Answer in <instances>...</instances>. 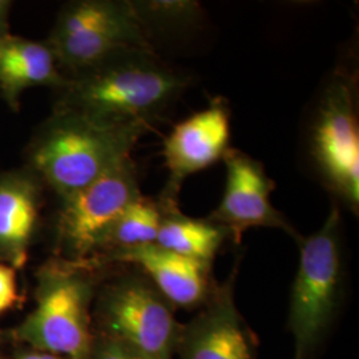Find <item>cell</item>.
Instances as JSON below:
<instances>
[{"label":"cell","instance_id":"cell-1","mask_svg":"<svg viewBox=\"0 0 359 359\" xmlns=\"http://www.w3.org/2000/svg\"><path fill=\"white\" fill-rule=\"evenodd\" d=\"M188 80L154 51L126 50L79 72L62 109L116 126L147 127L173 103Z\"/></svg>","mask_w":359,"mask_h":359},{"label":"cell","instance_id":"cell-2","mask_svg":"<svg viewBox=\"0 0 359 359\" xmlns=\"http://www.w3.org/2000/svg\"><path fill=\"white\" fill-rule=\"evenodd\" d=\"M145 130L142 126L108 124L62 109L35 144L32 163L65 200L130 157Z\"/></svg>","mask_w":359,"mask_h":359},{"label":"cell","instance_id":"cell-3","mask_svg":"<svg viewBox=\"0 0 359 359\" xmlns=\"http://www.w3.org/2000/svg\"><path fill=\"white\" fill-rule=\"evenodd\" d=\"M297 243L299 262L287 326L294 337V359H311L332 327L341 299V215L337 206L318 231Z\"/></svg>","mask_w":359,"mask_h":359},{"label":"cell","instance_id":"cell-4","mask_svg":"<svg viewBox=\"0 0 359 359\" xmlns=\"http://www.w3.org/2000/svg\"><path fill=\"white\" fill-rule=\"evenodd\" d=\"M92 294V283L75 268L46 270L39 285L36 308L15 329V338L60 358H90L95 339Z\"/></svg>","mask_w":359,"mask_h":359},{"label":"cell","instance_id":"cell-5","mask_svg":"<svg viewBox=\"0 0 359 359\" xmlns=\"http://www.w3.org/2000/svg\"><path fill=\"white\" fill-rule=\"evenodd\" d=\"M56 62L76 72L126 50H149L147 29L132 3L83 0L65 7L51 36Z\"/></svg>","mask_w":359,"mask_h":359},{"label":"cell","instance_id":"cell-6","mask_svg":"<svg viewBox=\"0 0 359 359\" xmlns=\"http://www.w3.org/2000/svg\"><path fill=\"white\" fill-rule=\"evenodd\" d=\"M97 334L145 359H173L181 323L147 277H127L109 286L97 304Z\"/></svg>","mask_w":359,"mask_h":359},{"label":"cell","instance_id":"cell-7","mask_svg":"<svg viewBox=\"0 0 359 359\" xmlns=\"http://www.w3.org/2000/svg\"><path fill=\"white\" fill-rule=\"evenodd\" d=\"M140 194L135 163L127 157L67 197L59 216V234L68 253L83 259L102 249L116 219Z\"/></svg>","mask_w":359,"mask_h":359},{"label":"cell","instance_id":"cell-8","mask_svg":"<svg viewBox=\"0 0 359 359\" xmlns=\"http://www.w3.org/2000/svg\"><path fill=\"white\" fill-rule=\"evenodd\" d=\"M322 175L347 205L358 210L359 132L353 87L334 77L322 95L311 137Z\"/></svg>","mask_w":359,"mask_h":359},{"label":"cell","instance_id":"cell-9","mask_svg":"<svg viewBox=\"0 0 359 359\" xmlns=\"http://www.w3.org/2000/svg\"><path fill=\"white\" fill-rule=\"evenodd\" d=\"M236 264L228 280L213 285L201 311L181 325L179 359H257L256 335L245 323L234 298Z\"/></svg>","mask_w":359,"mask_h":359},{"label":"cell","instance_id":"cell-10","mask_svg":"<svg viewBox=\"0 0 359 359\" xmlns=\"http://www.w3.org/2000/svg\"><path fill=\"white\" fill-rule=\"evenodd\" d=\"M224 161L225 191L209 221L224 228L234 244H240L243 234L250 228L280 229L298 241L302 236L270 201L274 184L264 167L248 154L234 149H228Z\"/></svg>","mask_w":359,"mask_h":359},{"label":"cell","instance_id":"cell-11","mask_svg":"<svg viewBox=\"0 0 359 359\" xmlns=\"http://www.w3.org/2000/svg\"><path fill=\"white\" fill-rule=\"evenodd\" d=\"M231 136L229 112L218 102L177 124L164 144V157L169 170L163 194L165 212H175L184 180L213 165L228 152Z\"/></svg>","mask_w":359,"mask_h":359},{"label":"cell","instance_id":"cell-12","mask_svg":"<svg viewBox=\"0 0 359 359\" xmlns=\"http://www.w3.org/2000/svg\"><path fill=\"white\" fill-rule=\"evenodd\" d=\"M111 259L137 266L172 308L203 306L215 283L210 265L151 244L112 252Z\"/></svg>","mask_w":359,"mask_h":359},{"label":"cell","instance_id":"cell-13","mask_svg":"<svg viewBox=\"0 0 359 359\" xmlns=\"http://www.w3.org/2000/svg\"><path fill=\"white\" fill-rule=\"evenodd\" d=\"M38 219L36 182L25 173L0 177V259L13 269L26 264Z\"/></svg>","mask_w":359,"mask_h":359},{"label":"cell","instance_id":"cell-14","mask_svg":"<svg viewBox=\"0 0 359 359\" xmlns=\"http://www.w3.org/2000/svg\"><path fill=\"white\" fill-rule=\"evenodd\" d=\"M51 47L28 39L4 35L0 38V90L13 105L23 90L39 86L65 87Z\"/></svg>","mask_w":359,"mask_h":359},{"label":"cell","instance_id":"cell-15","mask_svg":"<svg viewBox=\"0 0 359 359\" xmlns=\"http://www.w3.org/2000/svg\"><path fill=\"white\" fill-rule=\"evenodd\" d=\"M228 233L212 221L165 212L154 244L180 256L212 265Z\"/></svg>","mask_w":359,"mask_h":359},{"label":"cell","instance_id":"cell-16","mask_svg":"<svg viewBox=\"0 0 359 359\" xmlns=\"http://www.w3.org/2000/svg\"><path fill=\"white\" fill-rule=\"evenodd\" d=\"M165 210L151 198L139 196L116 219L102 248L112 252L156 243Z\"/></svg>","mask_w":359,"mask_h":359},{"label":"cell","instance_id":"cell-17","mask_svg":"<svg viewBox=\"0 0 359 359\" xmlns=\"http://www.w3.org/2000/svg\"><path fill=\"white\" fill-rule=\"evenodd\" d=\"M145 29L148 26L176 28L192 26L201 15L196 1H139L132 3Z\"/></svg>","mask_w":359,"mask_h":359},{"label":"cell","instance_id":"cell-18","mask_svg":"<svg viewBox=\"0 0 359 359\" xmlns=\"http://www.w3.org/2000/svg\"><path fill=\"white\" fill-rule=\"evenodd\" d=\"M88 359H145L136 351L123 345L121 342L105 337L102 334H95V339L90 348Z\"/></svg>","mask_w":359,"mask_h":359},{"label":"cell","instance_id":"cell-19","mask_svg":"<svg viewBox=\"0 0 359 359\" xmlns=\"http://www.w3.org/2000/svg\"><path fill=\"white\" fill-rule=\"evenodd\" d=\"M18 299L15 269L7 264H0V314L13 309Z\"/></svg>","mask_w":359,"mask_h":359},{"label":"cell","instance_id":"cell-20","mask_svg":"<svg viewBox=\"0 0 359 359\" xmlns=\"http://www.w3.org/2000/svg\"><path fill=\"white\" fill-rule=\"evenodd\" d=\"M10 1L0 0V38L7 35V26H8V11H10Z\"/></svg>","mask_w":359,"mask_h":359},{"label":"cell","instance_id":"cell-21","mask_svg":"<svg viewBox=\"0 0 359 359\" xmlns=\"http://www.w3.org/2000/svg\"><path fill=\"white\" fill-rule=\"evenodd\" d=\"M16 359H62L57 355H53L46 351H39V350H27L23 353H19Z\"/></svg>","mask_w":359,"mask_h":359}]
</instances>
